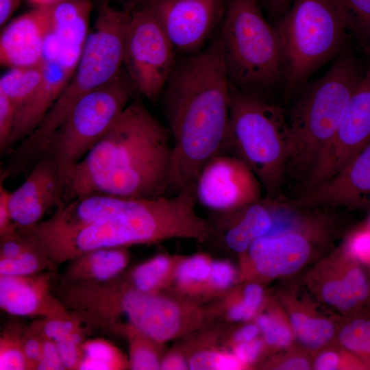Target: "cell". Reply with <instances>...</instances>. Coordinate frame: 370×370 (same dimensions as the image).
Listing matches in <instances>:
<instances>
[{
	"label": "cell",
	"instance_id": "cell-1",
	"mask_svg": "<svg viewBox=\"0 0 370 370\" xmlns=\"http://www.w3.org/2000/svg\"><path fill=\"white\" fill-rule=\"evenodd\" d=\"M230 86L219 29L201 51L177 60L160 94L173 138L168 195L195 184L205 164L221 153Z\"/></svg>",
	"mask_w": 370,
	"mask_h": 370
},
{
	"label": "cell",
	"instance_id": "cell-2",
	"mask_svg": "<svg viewBox=\"0 0 370 370\" xmlns=\"http://www.w3.org/2000/svg\"><path fill=\"white\" fill-rule=\"evenodd\" d=\"M170 136L141 101L130 103L66 173L61 206L94 193L136 199L167 195Z\"/></svg>",
	"mask_w": 370,
	"mask_h": 370
},
{
	"label": "cell",
	"instance_id": "cell-3",
	"mask_svg": "<svg viewBox=\"0 0 370 370\" xmlns=\"http://www.w3.org/2000/svg\"><path fill=\"white\" fill-rule=\"evenodd\" d=\"M195 184L173 195L126 198L114 213L66 236L42 243L56 265L86 251L152 241L169 234L203 231L195 212Z\"/></svg>",
	"mask_w": 370,
	"mask_h": 370
},
{
	"label": "cell",
	"instance_id": "cell-4",
	"mask_svg": "<svg viewBox=\"0 0 370 370\" xmlns=\"http://www.w3.org/2000/svg\"><path fill=\"white\" fill-rule=\"evenodd\" d=\"M97 3L93 29L86 37L71 79L35 130L11 151L10 160L21 170L34 166L76 103L113 79L123 67L129 11L111 3Z\"/></svg>",
	"mask_w": 370,
	"mask_h": 370
},
{
	"label": "cell",
	"instance_id": "cell-5",
	"mask_svg": "<svg viewBox=\"0 0 370 370\" xmlns=\"http://www.w3.org/2000/svg\"><path fill=\"white\" fill-rule=\"evenodd\" d=\"M364 73L349 56L338 58L319 79L306 83L286 116V176L305 180L334 136Z\"/></svg>",
	"mask_w": 370,
	"mask_h": 370
},
{
	"label": "cell",
	"instance_id": "cell-6",
	"mask_svg": "<svg viewBox=\"0 0 370 370\" xmlns=\"http://www.w3.org/2000/svg\"><path fill=\"white\" fill-rule=\"evenodd\" d=\"M220 153L243 161L258 177L266 199L283 200L286 116L280 106L231 84L228 127Z\"/></svg>",
	"mask_w": 370,
	"mask_h": 370
},
{
	"label": "cell",
	"instance_id": "cell-7",
	"mask_svg": "<svg viewBox=\"0 0 370 370\" xmlns=\"http://www.w3.org/2000/svg\"><path fill=\"white\" fill-rule=\"evenodd\" d=\"M280 42L286 97L340 51L348 18L336 0H293L274 26Z\"/></svg>",
	"mask_w": 370,
	"mask_h": 370
},
{
	"label": "cell",
	"instance_id": "cell-8",
	"mask_svg": "<svg viewBox=\"0 0 370 370\" xmlns=\"http://www.w3.org/2000/svg\"><path fill=\"white\" fill-rule=\"evenodd\" d=\"M220 33L230 84L260 94L282 78L281 45L257 0H228Z\"/></svg>",
	"mask_w": 370,
	"mask_h": 370
},
{
	"label": "cell",
	"instance_id": "cell-9",
	"mask_svg": "<svg viewBox=\"0 0 370 370\" xmlns=\"http://www.w3.org/2000/svg\"><path fill=\"white\" fill-rule=\"evenodd\" d=\"M136 92L123 66L113 79L76 103L42 153L55 160L63 184L66 173L104 136Z\"/></svg>",
	"mask_w": 370,
	"mask_h": 370
},
{
	"label": "cell",
	"instance_id": "cell-10",
	"mask_svg": "<svg viewBox=\"0 0 370 370\" xmlns=\"http://www.w3.org/2000/svg\"><path fill=\"white\" fill-rule=\"evenodd\" d=\"M127 10L123 66L136 92L153 99L160 95L174 69L176 52L149 8L137 3Z\"/></svg>",
	"mask_w": 370,
	"mask_h": 370
},
{
	"label": "cell",
	"instance_id": "cell-11",
	"mask_svg": "<svg viewBox=\"0 0 370 370\" xmlns=\"http://www.w3.org/2000/svg\"><path fill=\"white\" fill-rule=\"evenodd\" d=\"M370 141V66L354 92L340 124L304 183L302 194L341 171Z\"/></svg>",
	"mask_w": 370,
	"mask_h": 370
},
{
	"label": "cell",
	"instance_id": "cell-12",
	"mask_svg": "<svg viewBox=\"0 0 370 370\" xmlns=\"http://www.w3.org/2000/svg\"><path fill=\"white\" fill-rule=\"evenodd\" d=\"M227 1L138 0L136 4L149 8L164 29L175 52L187 56L201 51L211 39L223 21Z\"/></svg>",
	"mask_w": 370,
	"mask_h": 370
},
{
	"label": "cell",
	"instance_id": "cell-13",
	"mask_svg": "<svg viewBox=\"0 0 370 370\" xmlns=\"http://www.w3.org/2000/svg\"><path fill=\"white\" fill-rule=\"evenodd\" d=\"M262 185L238 158L219 153L202 169L195 183L197 200L213 211L238 208L263 199Z\"/></svg>",
	"mask_w": 370,
	"mask_h": 370
},
{
	"label": "cell",
	"instance_id": "cell-14",
	"mask_svg": "<svg viewBox=\"0 0 370 370\" xmlns=\"http://www.w3.org/2000/svg\"><path fill=\"white\" fill-rule=\"evenodd\" d=\"M82 48L64 44L53 35H49L42 61V82L33 96L16 112L11 146L35 130L61 95L75 69Z\"/></svg>",
	"mask_w": 370,
	"mask_h": 370
},
{
	"label": "cell",
	"instance_id": "cell-15",
	"mask_svg": "<svg viewBox=\"0 0 370 370\" xmlns=\"http://www.w3.org/2000/svg\"><path fill=\"white\" fill-rule=\"evenodd\" d=\"M284 202L289 207L303 209L370 207V141L330 180Z\"/></svg>",
	"mask_w": 370,
	"mask_h": 370
},
{
	"label": "cell",
	"instance_id": "cell-16",
	"mask_svg": "<svg viewBox=\"0 0 370 370\" xmlns=\"http://www.w3.org/2000/svg\"><path fill=\"white\" fill-rule=\"evenodd\" d=\"M63 193L64 184L56 162L42 154L25 181L10 191L9 207L13 223L23 228L37 224L51 207L61 206Z\"/></svg>",
	"mask_w": 370,
	"mask_h": 370
},
{
	"label": "cell",
	"instance_id": "cell-17",
	"mask_svg": "<svg viewBox=\"0 0 370 370\" xmlns=\"http://www.w3.org/2000/svg\"><path fill=\"white\" fill-rule=\"evenodd\" d=\"M50 33V21L45 5L11 21L1 33V65L14 68L41 64Z\"/></svg>",
	"mask_w": 370,
	"mask_h": 370
},
{
	"label": "cell",
	"instance_id": "cell-18",
	"mask_svg": "<svg viewBox=\"0 0 370 370\" xmlns=\"http://www.w3.org/2000/svg\"><path fill=\"white\" fill-rule=\"evenodd\" d=\"M53 271L24 275H0V307L15 316L51 317L69 310L52 292Z\"/></svg>",
	"mask_w": 370,
	"mask_h": 370
},
{
	"label": "cell",
	"instance_id": "cell-19",
	"mask_svg": "<svg viewBox=\"0 0 370 370\" xmlns=\"http://www.w3.org/2000/svg\"><path fill=\"white\" fill-rule=\"evenodd\" d=\"M119 307L132 329L152 340H168L179 329L180 313L177 306L152 293L125 288L120 295Z\"/></svg>",
	"mask_w": 370,
	"mask_h": 370
},
{
	"label": "cell",
	"instance_id": "cell-20",
	"mask_svg": "<svg viewBox=\"0 0 370 370\" xmlns=\"http://www.w3.org/2000/svg\"><path fill=\"white\" fill-rule=\"evenodd\" d=\"M248 251L259 273L273 278L300 269L310 256L311 245L309 237L300 232L281 234L269 232L255 241Z\"/></svg>",
	"mask_w": 370,
	"mask_h": 370
},
{
	"label": "cell",
	"instance_id": "cell-21",
	"mask_svg": "<svg viewBox=\"0 0 370 370\" xmlns=\"http://www.w3.org/2000/svg\"><path fill=\"white\" fill-rule=\"evenodd\" d=\"M124 247L99 248L69 260L61 282L68 284L103 283L115 279L126 267Z\"/></svg>",
	"mask_w": 370,
	"mask_h": 370
},
{
	"label": "cell",
	"instance_id": "cell-22",
	"mask_svg": "<svg viewBox=\"0 0 370 370\" xmlns=\"http://www.w3.org/2000/svg\"><path fill=\"white\" fill-rule=\"evenodd\" d=\"M273 201L263 197L260 201L232 209L235 222L225 231L223 241L230 249L242 253L257 239L273 228L271 209Z\"/></svg>",
	"mask_w": 370,
	"mask_h": 370
},
{
	"label": "cell",
	"instance_id": "cell-23",
	"mask_svg": "<svg viewBox=\"0 0 370 370\" xmlns=\"http://www.w3.org/2000/svg\"><path fill=\"white\" fill-rule=\"evenodd\" d=\"M51 34L66 45L83 46L88 34L92 0H54L44 5Z\"/></svg>",
	"mask_w": 370,
	"mask_h": 370
},
{
	"label": "cell",
	"instance_id": "cell-24",
	"mask_svg": "<svg viewBox=\"0 0 370 370\" xmlns=\"http://www.w3.org/2000/svg\"><path fill=\"white\" fill-rule=\"evenodd\" d=\"M321 295L328 304L349 310L365 304L370 298V283L364 271L357 265L350 267L340 280L326 282Z\"/></svg>",
	"mask_w": 370,
	"mask_h": 370
},
{
	"label": "cell",
	"instance_id": "cell-25",
	"mask_svg": "<svg viewBox=\"0 0 370 370\" xmlns=\"http://www.w3.org/2000/svg\"><path fill=\"white\" fill-rule=\"evenodd\" d=\"M43 77L42 64L10 68L0 78V92L14 104L17 110L36 92Z\"/></svg>",
	"mask_w": 370,
	"mask_h": 370
},
{
	"label": "cell",
	"instance_id": "cell-26",
	"mask_svg": "<svg viewBox=\"0 0 370 370\" xmlns=\"http://www.w3.org/2000/svg\"><path fill=\"white\" fill-rule=\"evenodd\" d=\"M27 232L29 239L24 249L14 258L0 259V275L24 276L40 273L45 270L55 271L56 266L43 247L32 234Z\"/></svg>",
	"mask_w": 370,
	"mask_h": 370
},
{
	"label": "cell",
	"instance_id": "cell-27",
	"mask_svg": "<svg viewBox=\"0 0 370 370\" xmlns=\"http://www.w3.org/2000/svg\"><path fill=\"white\" fill-rule=\"evenodd\" d=\"M122 357L117 349L103 338L85 340L77 370H111L122 367Z\"/></svg>",
	"mask_w": 370,
	"mask_h": 370
},
{
	"label": "cell",
	"instance_id": "cell-28",
	"mask_svg": "<svg viewBox=\"0 0 370 370\" xmlns=\"http://www.w3.org/2000/svg\"><path fill=\"white\" fill-rule=\"evenodd\" d=\"M294 332L299 342L310 348H317L326 343L333 336L334 325L328 320L311 318L295 312L291 316Z\"/></svg>",
	"mask_w": 370,
	"mask_h": 370
},
{
	"label": "cell",
	"instance_id": "cell-29",
	"mask_svg": "<svg viewBox=\"0 0 370 370\" xmlns=\"http://www.w3.org/2000/svg\"><path fill=\"white\" fill-rule=\"evenodd\" d=\"M26 328L12 323L3 330L0 337V369L27 370L23 352Z\"/></svg>",
	"mask_w": 370,
	"mask_h": 370
},
{
	"label": "cell",
	"instance_id": "cell-30",
	"mask_svg": "<svg viewBox=\"0 0 370 370\" xmlns=\"http://www.w3.org/2000/svg\"><path fill=\"white\" fill-rule=\"evenodd\" d=\"M339 341L345 349L370 363V316L357 317L346 324Z\"/></svg>",
	"mask_w": 370,
	"mask_h": 370
},
{
	"label": "cell",
	"instance_id": "cell-31",
	"mask_svg": "<svg viewBox=\"0 0 370 370\" xmlns=\"http://www.w3.org/2000/svg\"><path fill=\"white\" fill-rule=\"evenodd\" d=\"M169 265L168 259L163 256H156L139 265L132 274V288L152 293L165 275Z\"/></svg>",
	"mask_w": 370,
	"mask_h": 370
},
{
	"label": "cell",
	"instance_id": "cell-32",
	"mask_svg": "<svg viewBox=\"0 0 370 370\" xmlns=\"http://www.w3.org/2000/svg\"><path fill=\"white\" fill-rule=\"evenodd\" d=\"M36 323L42 336L55 342L73 332L85 329L82 323H86L79 315L70 310L63 315L43 317Z\"/></svg>",
	"mask_w": 370,
	"mask_h": 370
},
{
	"label": "cell",
	"instance_id": "cell-33",
	"mask_svg": "<svg viewBox=\"0 0 370 370\" xmlns=\"http://www.w3.org/2000/svg\"><path fill=\"white\" fill-rule=\"evenodd\" d=\"M86 330L73 332L56 342L65 369L76 370L82 358V345L85 341Z\"/></svg>",
	"mask_w": 370,
	"mask_h": 370
},
{
	"label": "cell",
	"instance_id": "cell-34",
	"mask_svg": "<svg viewBox=\"0 0 370 370\" xmlns=\"http://www.w3.org/2000/svg\"><path fill=\"white\" fill-rule=\"evenodd\" d=\"M241 362L235 355L213 352H201L190 360V367L194 370H233L238 369Z\"/></svg>",
	"mask_w": 370,
	"mask_h": 370
},
{
	"label": "cell",
	"instance_id": "cell-35",
	"mask_svg": "<svg viewBox=\"0 0 370 370\" xmlns=\"http://www.w3.org/2000/svg\"><path fill=\"white\" fill-rule=\"evenodd\" d=\"M345 13L349 28L370 34V0H336Z\"/></svg>",
	"mask_w": 370,
	"mask_h": 370
},
{
	"label": "cell",
	"instance_id": "cell-36",
	"mask_svg": "<svg viewBox=\"0 0 370 370\" xmlns=\"http://www.w3.org/2000/svg\"><path fill=\"white\" fill-rule=\"evenodd\" d=\"M16 116V108L11 100L0 92V153H5L11 147V138Z\"/></svg>",
	"mask_w": 370,
	"mask_h": 370
},
{
	"label": "cell",
	"instance_id": "cell-37",
	"mask_svg": "<svg viewBox=\"0 0 370 370\" xmlns=\"http://www.w3.org/2000/svg\"><path fill=\"white\" fill-rule=\"evenodd\" d=\"M263 296L262 288L256 284H249L244 291L243 301L233 306L230 312V317L235 321L250 319L260 305Z\"/></svg>",
	"mask_w": 370,
	"mask_h": 370
},
{
	"label": "cell",
	"instance_id": "cell-38",
	"mask_svg": "<svg viewBox=\"0 0 370 370\" xmlns=\"http://www.w3.org/2000/svg\"><path fill=\"white\" fill-rule=\"evenodd\" d=\"M211 264L201 256L188 258L181 263L177 271L176 277L181 283L203 281L210 276Z\"/></svg>",
	"mask_w": 370,
	"mask_h": 370
},
{
	"label": "cell",
	"instance_id": "cell-39",
	"mask_svg": "<svg viewBox=\"0 0 370 370\" xmlns=\"http://www.w3.org/2000/svg\"><path fill=\"white\" fill-rule=\"evenodd\" d=\"M257 323L265 341L271 345L286 347L291 341V334L284 324L269 315L260 316Z\"/></svg>",
	"mask_w": 370,
	"mask_h": 370
},
{
	"label": "cell",
	"instance_id": "cell-40",
	"mask_svg": "<svg viewBox=\"0 0 370 370\" xmlns=\"http://www.w3.org/2000/svg\"><path fill=\"white\" fill-rule=\"evenodd\" d=\"M44 337L34 321L25 328L23 336V352L27 370L38 369L42 354Z\"/></svg>",
	"mask_w": 370,
	"mask_h": 370
},
{
	"label": "cell",
	"instance_id": "cell-41",
	"mask_svg": "<svg viewBox=\"0 0 370 370\" xmlns=\"http://www.w3.org/2000/svg\"><path fill=\"white\" fill-rule=\"evenodd\" d=\"M130 367L135 370H151L159 367L155 352L145 344L135 341L132 344Z\"/></svg>",
	"mask_w": 370,
	"mask_h": 370
},
{
	"label": "cell",
	"instance_id": "cell-42",
	"mask_svg": "<svg viewBox=\"0 0 370 370\" xmlns=\"http://www.w3.org/2000/svg\"><path fill=\"white\" fill-rule=\"evenodd\" d=\"M347 249L350 256L356 260L369 263L370 228L353 234L348 240Z\"/></svg>",
	"mask_w": 370,
	"mask_h": 370
},
{
	"label": "cell",
	"instance_id": "cell-43",
	"mask_svg": "<svg viewBox=\"0 0 370 370\" xmlns=\"http://www.w3.org/2000/svg\"><path fill=\"white\" fill-rule=\"evenodd\" d=\"M62 369H65V368L61 360L56 342L44 337L41 358L37 370Z\"/></svg>",
	"mask_w": 370,
	"mask_h": 370
},
{
	"label": "cell",
	"instance_id": "cell-44",
	"mask_svg": "<svg viewBox=\"0 0 370 370\" xmlns=\"http://www.w3.org/2000/svg\"><path fill=\"white\" fill-rule=\"evenodd\" d=\"M234 270L232 265L225 262H216L211 264L210 279L217 288L227 287L233 281Z\"/></svg>",
	"mask_w": 370,
	"mask_h": 370
},
{
	"label": "cell",
	"instance_id": "cell-45",
	"mask_svg": "<svg viewBox=\"0 0 370 370\" xmlns=\"http://www.w3.org/2000/svg\"><path fill=\"white\" fill-rule=\"evenodd\" d=\"M10 191H8L1 182L0 186V236L8 234L17 227L11 217L9 207Z\"/></svg>",
	"mask_w": 370,
	"mask_h": 370
},
{
	"label": "cell",
	"instance_id": "cell-46",
	"mask_svg": "<svg viewBox=\"0 0 370 370\" xmlns=\"http://www.w3.org/2000/svg\"><path fill=\"white\" fill-rule=\"evenodd\" d=\"M262 348V343L259 340H252L239 343L235 349V356L241 363L254 362Z\"/></svg>",
	"mask_w": 370,
	"mask_h": 370
},
{
	"label": "cell",
	"instance_id": "cell-47",
	"mask_svg": "<svg viewBox=\"0 0 370 370\" xmlns=\"http://www.w3.org/2000/svg\"><path fill=\"white\" fill-rule=\"evenodd\" d=\"M338 361V356L336 354L332 352H326L317 357L314 362V368L318 370L336 369Z\"/></svg>",
	"mask_w": 370,
	"mask_h": 370
},
{
	"label": "cell",
	"instance_id": "cell-48",
	"mask_svg": "<svg viewBox=\"0 0 370 370\" xmlns=\"http://www.w3.org/2000/svg\"><path fill=\"white\" fill-rule=\"evenodd\" d=\"M293 0H262L269 12L279 18L284 15L292 3Z\"/></svg>",
	"mask_w": 370,
	"mask_h": 370
},
{
	"label": "cell",
	"instance_id": "cell-49",
	"mask_svg": "<svg viewBox=\"0 0 370 370\" xmlns=\"http://www.w3.org/2000/svg\"><path fill=\"white\" fill-rule=\"evenodd\" d=\"M22 0H0V26L4 27Z\"/></svg>",
	"mask_w": 370,
	"mask_h": 370
},
{
	"label": "cell",
	"instance_id": "cell-50",
	"mask_svg": "<svg viewBox=\"0 0 370 370\" xmlns=\"http://www.w3.org/2000/svg\"><path fill=\"white\" fill-rule=\"evenodd\" d=\"M258 328L254 325H247L239 330L234 336L236 342L242 343L254 340L257 336Z\"/></svg>",
	"mask_w": 370,
	"mask_h": 370
},
{
	"label": "cell",
	"instance_id": "cell-51",
	"mask_svg": "<svg viewBox=\"0 0 370 370\" xmlns=\"http://www.w3.org/2000/svg\"><path fill=\"white\" fill-rule=\"evenodd\" d=\"M184 360L180 356H172L166 358L161 365L162 369L180 370L186 369Z\"/></svg>",
	"mask_w": 370,
	"mask_h": 370
},
{
	"label": "cell",
	"instance_id": "cell-52",
	"mask_svg": "<svg viewBox=\"0 0 370 370\" xmlns=\"http://www.w3.org/2000/svg\"><path fill=\"white\" fill-rule=\"evenodd\" d=\"M309 367L308 362L306 360L301 358H291L283 362L280 367V369L288 370H303L308 369Z\"/></svg>",
	"mask_w": 370,
	"mask_h": 370
},
{
	"label": "cell",
	"instance_id": "cell-53",
	"mask_svg": "<svg viewBox=\"0 0 370 370\" xmlns=\"http://www.w3.org/2000/svg\"><path fill=\"white\" fill-rule=\"evenodd\" d=\"M138 0H97V2L111 3L112 2L120 4L122 8L125 10L131 9Z\"/></svg>",
	"mask_w": 370,
	"mask_h": 370
},
{
	"label": "cell",
	"instance_id": "cell-54",
	"mask_svg": "<svg viewBox=\"0 0 370 370\" xmlns=\"http://www.w3.org/2000/svg\"><path fill=\"white\" fill-rule=\"evenodd\" d=\"M38 6L44 5L52 2L54 0H29Z\"/></svg>",
	"mask_w": 370,
	"mask_h": 370
},
{
	"label": "cell",
	"instance_id": "cell-55",
	"mask_svg": "<svg viewBox=\"0 0 370 370\" xmlns=\"http://www.w3.org/2000/svg\"><path fill=\"white\" fill-rule=\"evenodd\" d=\"M369 228H370V219H369Z\"/></svg>",
	"mask_w": 370,
	"mask_h": 370
},
{
	"label": "cell",
	"instance_id": "cell-56",
	"mask_svg": "<svg viewBox=\"0 0 370 370\" xmlns=\"http://www.w3.org/2000/svg\"><path fill=\"white\" fill-rule=\"evenodd\" d=\"M369 264H370V262H369Z\"/></svg>",
	"mask_w": 370,
	"mask_h": 370
}]
</instances>
